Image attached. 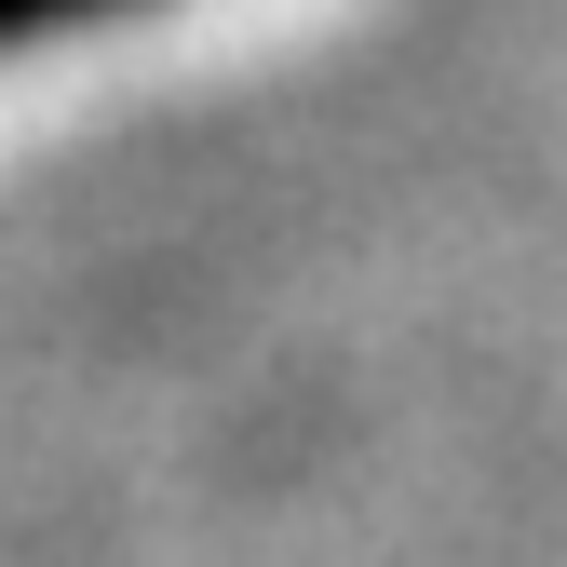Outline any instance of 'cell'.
<instances>
[{"mask_svg": "<svg viewBox=\"0 0 567 567\" xmlns=\"http://www.w3.org/2000/svg\"><path fill=\"white\" fill-rule=\"evenodd\" d=\"M14 14V41H54V28H82V14H135V0H0Z\"/></svg>", "mask_w": 567, "mask_h": 567, "instance_id": "6da1fadb", "label": "cell"}]
</instances>
